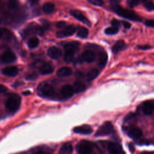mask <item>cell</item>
Listing matches in <instances>:
<instances>
[{"mask_svg": "<svg viewBox=\"0 0 154 154\" xmlns=\"http://www.w3.org/2000/svg\"><path fill=\"white\" fill-rule=\"evenodd\" d=\"M21 99L16 94H10L5 102V107L6 109L11 113H14L18 110L20 107Z\"/></svg>", "mask_w": 154, "mask_h": 154, "instance_id": "obj_1", "label": "cell"}, {"mask_svg": "<svg viewBox=\"0 0 154 154\" xmlns=\"http://www.w3.org/2000/svg\"><path fill=\"white\" fill-rule=\"evenodd\" d=\"M112 8L117 14L122 17L134 21H140L141 20L140 17L134 11L128 9H125L119 5H116L112 6Z\"/></svg>", "mask_w": 154, "mask_h": 154, "instance_id": "obj_2", "label": "cell"}, {"mask_svg": "<svg viewBox=\"0 0 154 154\" xmlns=\"http://www.w3.org/2000/svg\"><path fill=\"white\" fill-rule=\"evenodd\" d=\"M37 93L42 97H51L54 95L55 90L52 85L43 82L38 86Z\"/></svg>", "mask_w": 154, "mask_h": 154, "instance_id": "obj_3", "label": "cell"}, {"mask_svg": "<svg viewBox=\"0 0 154 154\" xmlns=\"http://www.w3.org/2000/svg\"><path fill=\"white\" fill-rule=\"evenodd\" d=\"M114 131V128L110 122H105L97 131L95 134L96 137H102L111 134Z\"/></svg>", "mask_w": 154, "mask_h": 154, "instance_id": "obj_4", "label": "cell"}, {"mask_svg": "<svg viewBox=\"0 0 154 154\" xmlns=\"http://www.w3.org/2000/svg\"><path fill=\"white\" fill-rule=\"evenodd\" d=\"M76 150L79 154H91L92 147L90 142L82 140L77 144Z\"/></svg>", "mask_w": 154, "mask_h": 154, "instance_id": "obj_5", "label": "cell"}, {"mask_svg": "<svg viewBox=\"0 0 154 154\" xmlns=\"http://www.w3.org/2000/svg\"><path fill=\"white\" fill-rule=\"evenodd\" d=\"M76 31V28L73 25H69L66 27L64 29L58 31L56 33V36L58 38H64L73 35Z\"/></svg>", "mask_w": 154, "mask_h": 154, "instance_id": "obj_6", "label": "cell"}, {"mask_svg": "<svg viewBox=\"0 0 154 154\" xmlns=\"http://www.w3.org/2000/svg\"><path fill=\"white\" fill-rule=\"evenodd\" d=\"M70 14L77 20L81 21L84 24L90 26L91 25V22L90 20L82 14V13L78 10H72L70 11Z\"/></svg>", "mask_w": 154, "mask_h": 154, "instance_id": "obj_7", "label": "cell"}, {"mask_svg": "<svg viewBox=\"0 0 154 154\" xmlns=\"http://www.w3.org/2000/svg\"><path fill=\"white\" fill-rule=\"evenodd\" d=\"M107 148L110 154H125L122 150V146L117 143L111 142L108 143Z\"/></svg>", "mask_w": 154, "mask_h": 154, "instance_id": "obj_8", "label": "cell"}, {"mask_svg": "<svg viewBox=\"0 0 154 154\" xmlns=\"http://www.w3.org/2000/svg\"><path fill=\"white\" fill-rule=\"evenodd\" d=\"M127 134L129 137L137 140L141 137L142 131L137 127L131 126L127 129Z\"/></svg>", "mask_w": 154, "mask_h": 154, "instance_id": "obj_9", "label": "cell"}, {"mask_svg": "<svg viewBox=\"0 0 154 154\" xmlns=\"http://www.w3.org/2000/svg\"><path fill=\"white\" fill-rule=\"evenodd\" d=\"M1 58L3 63H11L16 61V56L13 52L8 51L2 54Z\"/></svg>", "mask_w": 154, "mask_h": 154, "instance_id": "obj_10", "label": "cell"}, {"mask_svg": "<svg viewBox=\"0 0 154 154\" xmlns=\"http://www.w3.org/2000/svg\"><path fill=\"white\" fill-rule=\"evenodd\" d=\"M79 45H80V43L76 41H73V42L67 43L64 46L65 52H69V53L75 54V53H76L78 51Z\"/></svg>", "mask_w": 154, "mask_h": 154, "instance_id": "obj_11", "label": "cell"}, {"mask_svg": "<svg viewBox=\"0 0 154 154\" xmlns=\"http://www.w3.org/2000/svg\"><path fill=\"white\" fill-rule=\"evenodd\" d=\"M73 131L77 134L88 135L92 132V128L89 125H84L74 128Z\"/></svg>", "mask_w": 154, "mask_h": 154, "instance_id": "obj_12", "label": "cell"}, {"mask_svg": "<svg viewBox=\"0 0 154 154\" xmlns=\"http://www.w3.org/2000/svg\"><path fill=\"white\" fill-rule=\"evenodd\" d=\"M48 55L52 59H58L62 55L61 50L55 46L51 47L48 51Z\"/></svg>", "mask_w": 154, "mask_h": 154, "instance_id": "obj_13", "label": "cell"}, {"mask_svg": "<svg viewBox=\"0 0 154 154\" xmlns=\"http://www.w3.org/2000/svg\"><path fill=\"white\" fill-rule=\"evenodd\" d=\"M142 109L146 115H150L154 110V102L153 101L147 100L143 103Z\"/></svg>", "mask_w": 154, "mask_h": 154, "instance_id": "obj_14", "label": "cell"}, {"mask_svg": "<svg viewBox=\"0 0 154 154\" xmlns=\"http://www.w3.org/2000/svg\"><path fill=\"white\" fill-rule=\"evenodd\" d=\"M2 73L3 75L10 77H13L16 76L19 73V70L16 67L14 66H8L4 68L2 70Z\"/></svg>", "mask_w": 154, "mask_h": 154, "instance_id": "obj_15", "label": "cell"}, {"mask_svg": "<svg viewBox=\"0 0 154 154\" xmlns=\"http://www.w3.org/2000/svg\"><path fill=\"white\" fill-rule=\"evenodd\" d=\"M75 93L73 87L70 85H65L61 88V94L62 96L68 99L72 97Z\"/></svg>", "mask_w": 154, "mask_h": 154, "instance_id": "obj_16", "label": "cell"}, {"mask_svg": "<svg viewBox=\"0 0 154 154\" xmlns=\"http://www.w3.org/2000/svg\"><path fill=\"white\" fill-rule=\"evenodd\" d=\"M81 55L83 58L84 61H85L87 63H91L96 58L95 53L93 51H91V50L85 51Z\"/></svg>", "mask_w": 154, "mask_h": 154, "instance_id": "obj_17", "label": "cell"}, {"mask_svg": "<svg viewBox=\"0 0 154 154\" xmlns=\"http://www.w3.org/2000/svg\"><path fill=\"white\" fill-rule=\"evenodd\" d=\"M54 68L51 64L46 63L43 64L40 66L39 69V71H40V73L42 75H48L52 73L54 71Z\"/></svg>", "mask_w": 154, "mask_h": 154, "instance_id": "obj_18", "label": "cell"}, {"mask_svg": "<svg viewBox=\"0 0 154 154\" xmlns=\"http://www.w3.org/2000/svg\"><path fill=\"white\" fill-rule=\"evenodd\" d=\"M72 70L71 68L68 67H63L58 70L57 75L59 77H67L72 74Z\"/></svg>", "mask_w": 154, "mask_h": 154, "instance_id": "obj_19", "label": "cell"}, {"mask_svg": "<svg viewBox=\"0 0 154 154\" xmlns=\"http://www.w3.org/2000/svg\"><path fill=\"white\" fill-rule=\"evenodd\" d=\"M73 151V147L70 143H64L60 149L59 154H71Z\"/></svg>", "mask_w": 154, "mask_h": 154, "instance_id": "obj_20", "label": "cell"}, {"mask_svg": "<svg viewBox=\"0 0 154 154\" xmlns=\"http://www.w3.org/2000/svg\"><path fill=\"white\" fill-rule=\"evenodd\" d=\"M13 37V34L8 29L6 28H2L1 29V38L4 41L9 42Z\"/></svg>", "mask_w": 154, "mask_h": 154, "instance_id": "obj_21", "label": "cell"}, {"mask_svg": "<svg viewBox=\"0 0 154 154\" xmlns=\"http://www.w3.org/2000/svg\"><path fill=\"white\" fill-rule=\"evenodd\" d=\"M107 59H108V56L106 52H100L98 57V60H97L98 66L100 67H103L107 62Z\"/></svg>", "mask_w": 154, "mask_h": 154, "instance_id": "obj_22", "label": "cell"}, {"mask_svg": "<svg viewBox=\"0 0 154 154\" xmlns=\"http://www.w3.org/2000/svg\"><path fill=\"white\" fill-rule=\"evenodd\" d=\"M72 87H73L75 93H77L84 91L86 88L85 85L79 81H76V82H74Z\"/></svg>", "mask_w": 154, "mask_h": 154, "instance_id": "obj_23", "label": "cell"}, {"mask_svg": "<svg viewBox=\"0 0 154 154\" xmlns=\"http://www.w3.org/2000/svg\"><path fill=\"white\" fill-rule=\"evenodd\" d=\"M125 46V43L123 40H118L112 46V51L114 53H117L122 51Z\"/></svg>", "mask_w": 154, "mask_h": 154, "instance_id": "obj_24", "label": "cell"}, {"mask_svg": "<svg viewBox=\"0 0 154 154\" xmlns=\"http://www.w3.org/2000/svg\"><path fill=\"white\" fill-rule=\"evenodd\" d=\"M55 10V5L53 3L46 2L43 5V10L45 13L49 14L52 13Z\"/></svg>", "mask_w": 154, "mask_h": 154, "instance_id": "obj_25", "label": "cell"}, {"mask_svg": "<svg viewBox=\"0 0 154 154\" xmlns=\"http://www.w3.org/2000/svg\"><path fill=\"white\" fill-rule=\"evenodd\" d=\"M88 34V29L83 26L79 27L77 32V36L80 38H86Z\"/></svg>", "mask_w": 154, "mask_h": 154, "instance_id": "obj_26", "label": "cell"}, {"mask_svg": "<svg viewBox=\"0 0 154 154\" xmlns=\"http://www.w3.org/2000/svg\"><path fill=\"white\" fill-rule=\"evenodd\" d=\"M28 46L29 48L33 49L36 48L38 44H39V40L38 39V38L35 37H31V38L29 39V40L28 41Z\"/></svg>", "mask_w": 154, "mask_h": 154, "instance_id": "obj_27", "label": "cell"}, {"mask_svg": "<svg viewBox=\"0 0 154 154\" xmlns=\"http://www.w3.org/2000/svg\"><path fill=\"white\" fill-rule=\"evenodd\" d=\"M99 74V71L96 69H92L87 73V79L88 81H91L94 79Z\"/></svg>", "mask_w": 154, "mask_h": 154, "instance_id": "obj_28", "label": "cell"}, {"mask_svg": "<svg viewBox=\"0 0 154 154\" xmlns=\"http://www.w3.org/2000/svg\"><path fill=\"white\" fill-rule=\"evenodd\" d=\"M118 31H119V28L112 26L106 28L105 30V33L108 35H113V34H117Z\"/></svg>", "mask_w": 154, "mask_h": 154, "instance_id": "obj_29", "label": "cell"}, {"mask_svg": "<svg viewBox=\"0 0 154 154\" xmlns=\"http://www.w3.org/2000/svg\"><path fill=\"white\" fill-rule=\"evenodd\" d=\"M7 6L10 9H14L18 5L17 0H7Z\"/></svg>", "mask_w": 154, "mask_h": 154, "instance_id": "obj_30", "label": "cell"}, {"mask_svg": "<svg viewBox=\"0 0 154 154\" xmlns=\"http://www.w3.org/2000/svg\"><path fill=\"white\" fill-rule=\"evenodd\" d=\"M73 56H74V54H73L69 53V52H65L64 57V61L66 63L72 62L73 60Z\"/></svg>", "mask_w": 154, "mask_h": 154, "instance_id": "obj_31", "label": "cell"}, {"mask_svg": "<svg viewBox=\"0 0 154 154\" xmlns=\"http://www.w3.org/2000/svg\"><path fill=\"white\" fill-rule=\"evenodd\" d=\"M37 74L35 72H32V73H28L26 76H25V79L27 80H35V79L37 78Z\"/></svg>", "mask_w": 154, "mask_h": 154, "instance_id": "obj_32", "label": "cell"}, {"mask_svg": "<svg viewBox=\"0 0 154 154\" xmlns=\"http://www.w3.org/2000/svg\"><path fill=\"white\" fill-rule=\"evenodd\" d=\"M127 2L128 5L132 8L138 5L140 2V0H128Z\"/></svg>", "mask_w": 154, "mask_h": 154, "instance_id": "obj_33", "label": "cell"}, {"mask_svg": "<svg viewBox=\"0 0 154 154\" xmlns=\"http://www.w3.org/2000/svg\"><path fill=\"white\" fill-rule=\"evenodd\" d=\"M88 1L90 4L97 6H102L103 5V0H88Z\"/></svg>", "mask_w": 154, "mask_h": 154, "instance_id": "obj_34", "label": "cell"}, {"mask_svg": "<svg viewBox=\"0 0 154 154\" xmlns=\"http://www.w3.org/2000/svg\"><path fill=\"white\" fill-rule=\"evenodd\" d=\"M144 6L149 10H154V4L150 1H147L146 2H145Z\"/></svg>", "mask_w": 154, "mask_h": 154, "instance_id": "obj_35", "label": "cell"}, {"mask_svg": "<svg viewBox=\"0 0 154 154\" xmlns=\"http://www.w3.org/2000/svg\"><path fill=\"white\" fill-rule=\"evenodd\" d=\"M56 27L58 28H64L66 26V23L64 21H60L56 23L55 24Z\"/></svg>", "mask_w": 154, "mask_h": 154, "instance_id": "obj_36", "label": "cell"}, {"mask_svg": "<svg viewBox=\"0 0 154 154\" xmlns=\"http://www.w3.org/2000/svg\"><path fill=\"white\" fill-rule=\"evenodd\" d=\"M145 25L147 26L154 28V20H147L145 22Z\"/></svg>", "mask_w": 154, "mask_h": 154, "instance_id": "obj_37", "label": "cell"}, {"mask_svg": "<svg viewBox=\"0 0 154 154\" xmlns=\"http://www.w3.org/2000/svg\"><path fill=\"white\" fill-rule=\"evenodd\" d=\"M111 25L113 26H116V27H118L120 26V22L117 20V19H112L111 21Z\"/></svg>", "mask_w": 154, "mask_h": 154, "instance_id": "obj_38", "label": "cell"}, {"mask_svg": "<svg viewBox=\"0 0 154 154\" xmlns=\"http://www.w3.org/2000/svg\"><path fill=\"white\" fill-rule=\"evenodd\" d=\"M122 24L123 25V26L126 28V29H129L131 28V23L128 22H126V21H122Z\"/></svg>", "mask_w": 154, "mask_h": 154, "instance_id": "obj_39", "label": "cell"}, {"mask_svg": "<svg viewBox=\"0 0 154 154\" xmlns=\"http://www.w3.org/2000/svg\"><path fill=\"white\" fill-rule=\"evenodd\" d=\"M138 48L141 49H143V50H146V49H150L151 48L150 46L149 45H142V46H139Z\"/></svg>", "mask_w": 154, "mask_h": 154, "instance_id": "obj_40", "label": "cell"}, {"mask_svg": "<svg viewBox=\"0 0 154 154\" xmlns=\"http://www.w3.org/2000/svg\"><path fill=\"white\" fill-rule=\"evenodd\" d=\"M7 88L4 85H3L2 84H1V87H0V90H1V93L5 92V91H7Z\"/></svg>", "mask_w": 154, "mask_h": 154, "instance_id": "obj_41", "label": "cell"}, {"mask_svg": "<svg viewBox=\"0 0 154 154\" xmlns=\"http://www.w3.org/2000/svg\"><path fill=\"white\" fill-rule=\"evenodd\" d=\"M29 2L32 4V5H35L37 4H38L39 0H29Z\"/></svg>", "mask_w": 154, "mask_h": 154, "instance_id": "obj_42", "label": "cell"}, {"mask_svg": "<svg viewBox=\"0 0 154 154\" xmlns=\"http://www.w3.org/2000/svg\"><path fill=\"white\" fill-rule=\"evenodd\" d=\"M129 149H130V150H131L132 152H133V151L134 150V146H133V145H132V144H129Z\"/></svg>", "mask_w": 154, "mask_h": 154, "instance_id": "obj_43", "label": "cell"}, {"mask_svg": "<svg viewBox=\"0 0 154 154\" xmlns=\"http://www.w3.org/2000/svg\"><path fill=\"white\" fill-rule=\"evenodd\" d=\"M35 154H46V153L43 151L40 150V151H38L37 152H36Z\"/></svg>", "mask_w": 154, "mask_h": 154, "instance_id": "obj_44", "label": "cell"}, {"mask_svg": "<svg viewBox=\"0 0 154 154\" xmlns=\"http://www.w3.org/2000/svg\"><path fill=\"white\" fill-rule=\"evenodd\" d=\"M30 94V91H24V92L23 93V94H24V95H28V94Z\"/></svg>", "mask_w": 154, "mask_h": 154, "instance_id": "obj_45", "label": "cell"}, {"mask_svg": "<svg viewBox=\"0 0 154 154\" xmlns=\"http://www.w3.org/2000/svg\"><path fill=\"white\" fill-rule=\"evenodd\" d=\"M143 1H146V0H143Z\"/></svg>", "mask_w": 154, "mask_h": 154, "instance_id": "obj_46", "label": "cell"}, {"mask_svg": "<svg viewBox=\"0 0 154 154\" xmlns=\"http://www.w3.org/2000/svg\"><path fill=\"white\" fill-rule=\"evenodd\" d=\"M111 1H114V0H111Z\"/></svg>", "mask_w": 154, "mask_h": 154, "instance_id": "obj_47", "label": "cell"}]
</instances>
